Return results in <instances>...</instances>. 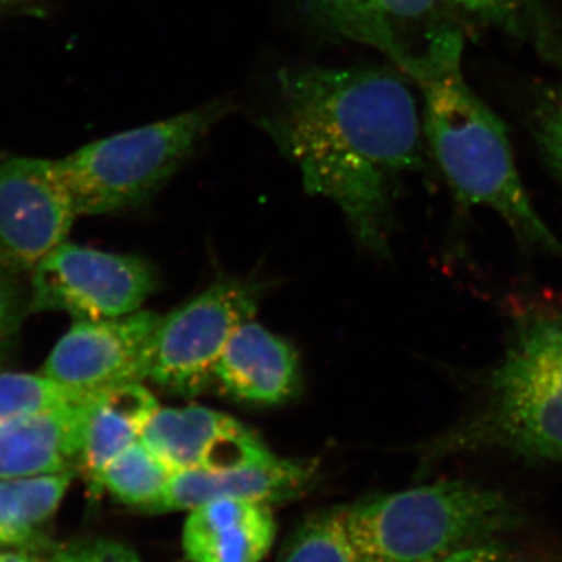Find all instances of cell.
<instances>
[{"label": "cell", "mask_w": 562, "mask_h": 562, "mask_svg": "<svg viewBox=\"0 0 562 562\" xmlns=\"http://www.w3.org/2000/svg\"><path fill=\"white\" fill-rule=\"evenodd\" d=\"M306 192L342 211L361 246L386 250L395 181L422 165L419 106L397 72L288 66L258 122Z\"/></svg>", "instance_id": "6da1fadb"}, {"label": "cell", "mask_w": 562, "mask_h": 562, "mask_svg": "<svg viewBox=\"0 0 562 562\" xmlns=\"http://www.w3.org/2000/svg\"><path fill=\"white\" fill-rule=\"evenodd\" d=\"M508 316V342L483 376L479 401L424 446V464L492 452L562 462V294L514 297Z\"/></svg>", "instance_id": "7a4b0ae2"}, {"label": "cell", "mask_w": 562, "mask_h": 562, "mask_svg": "<svg viewBox=\"0 0 562 562\" xmlns=\"http://www.w3.org/2000/svg\"><path fill=\"white\" fill-rule=\"evenodd\" d=\"M464 41L458 29L436 32L413 80L424 95V133L454 198L494 211L530 249L562 257V244L532 206L508 132L473 91L462 68Z\"/></svg>", "instance_id": "3957f363"}, {"label": "cell", "mask_w": 562, "mask_h": 562, "mask_svg": "<svg viewBox=\"0 0 562 562\" xmlns=\"http://www.w3.org/2000/svg\"><path fill=\"white\" fill-rule=\"evenodd\" d=\"M338 512L357 562H441L505 538L524 520L502 492L461 480L376 495Z\"/></svg>", "instance_id": "277c9868"}, {"label": "cell", "mask_w": 562, "mask_h": 562, "mask_svg": "<svg viewBox=\"0 0 562 562\" xmlns=\"http://www.w3.org/2000/svg\"><path fill=\"white\" fill-rule=\"evenodd\" d=\"M231 111L228 101L209 102L55 160L77 216L117 213L149 201Z\"/></svg>", "instance_id": "5b68a950"}, {"label": "cell", "mask_w": 562, "mask_h": 562, "mask_svg": "<svg viewBox=\"0 0 562 562\" xmlns=\"http://www.w3.org/2000/svg\"><path fill=\"white\" fill-rule=\"evenodd\" d=\"M260 286L224 280L161 317L151 344L147 380L180 395H195L214 380L225 347L251 321Z\"/></svg>", "instance_id": "8992f818"}, {"label": "cell", "mask_w": 562, "mask_h": 562, "mask_svg": "<svg viewBox=\"0 0 562 562\" xmlns=\"http://www.w3.org/2000/svg\"><path fill=\"white\" fill-rule=\"evenodd\" d=\"M154 288L155 273L140 258L66 241L32 272L31 312L114 319L138 312Z\"/></svg>", "instance_id": "52a82bcc"}, {"label": "cell", "mask_w": 562, "mask_h": 562, "mask_svg": "<svg viewBox=\"0 0 562 562\" xmlns=\"http://www.w3.org/2000/svg\"><path fill=\"white\" fill-rule=\"evenodd\" d=\"M77 217L55 160H0V268L32 273L66 243Z\"/></svg>", "instance_id": "ba28073f"}, {"label": "cell", "mask_w": 562, "mask_h": 562, "mask_svg": "<svg viewBox=\"0 0 562 562\" xmlns=\"http://www.w3.org/2000/svg\"><path fill=\"white\" fill-rule=\"evenodd\" d=\"M161 316L135 312L76 321L44 362V376L81 397H98L149 376L151 344Z\"/></svg>", "instance_id": "9c48e42d"}, {"label": "cell", "mask_w": 562, "mask_h": 562, "mask_svg": "<svg viewBox=\"0 0 562 562\" xmlns=\"http://www.w3.org/2000/svg\"><path fill=\"white\" fill-rule=\"evenodd\" d=\"M325 32L379 50L406 76L419 69L443 27L439 0H297Z\"/></svg>", "instance_id": "30bf717a"}, {"label": "cell", "mask_w": 562, "mask_h": 562, "mask_svg": "<svg viewBox=\"0 0 562 562\" xmlns=\"http://www.w3.org/2000/svg\"><path fill=\"white\" fill-rule=\"evenodd\" d=\"M140 441L173 472L224 471L272 454L241 422L203 406L158 408Z\"/></svg>", "instance_id": "8fae6325"}, {"label": "cell", "mask_w": 562, "mask_h": 562, "mask_svg": "<svg viewBox=\"0 0 562 562\" xmlns=\"http://www.w3.org/2000/svg\"><path fill=\"white\" fill-rule=\"evenodd\" d=\"M94 398L41 409L0 425V480L79 472Z\"/></svg>", "instance_id": "7c38bea8"}, {"label": "cell", "mask_w": 562, "mask_h": 562, "mask_svg": "<svg viewBox=\"0 0 562 562\" xmlns=\"http://www.w3.org/2000/svg\"><path fill=\"white\" fill-rule=\"evenodd\" d=\"M314 476L312 462L271 457L224 471L173 472L160 513L191 512L203 503L239 498L261 503L288 501L302 494Z\"/></svg>", "instance_id": "4fadbf2b"}, {"label": "cell", "mask_w": 562, "mask_h": 562, "mask_svg": "<svg viewBox=\"0 0 562 562\" xmlns=\"http://www.w3.org/2000/svg\"><path fill=\"white\" fill-rule=\"evenodd\" d=\"M276 535L268 503L220 498L191 509L181 543L190 562H261Z\"/></svg>", "instance_id": "5bb4252c"}, {"label": "cell", "mask_w": 562, "mask_h": 562, "mask_svg": "<svg viewBox=\"0 0 562 562\" xmlns=\"http://www.w3.org/2000/svg\"><path fill=\"white\" fill-rule=\"evenodd\" d=\"M214 380L238 401L261 405L286 402L299 386L297 355L290 344L249 321L233 333Z\"/></svg>", "instance_id": "9a60e30c"}, {"label": "cell", "mask_w": 562, "mask_h": 562, "mask_svg": "<svg viewBox=\"0 0 562 562\" xmlns=\"http://www.w3.org/2000/svg\"><path fill=\"white\" fill-rule=\"evenodd\" d=\"M158 408L157 398L140 383L103 392L92 401L79 460V472L87 476L91 492H101L106 465L139 441Z\"/></svg>", "instance_id": "2e32d148"}, {"label": "cell", "mask_w": 562, "mask_h": 562, "mask_svg": "<svg viewBox=\"0 0 562 562\" xmlns=\"http://www.w3.org/2000/svg\"><path fill=\"white\" fill-rule=\"evenodd\" d=\"M484 27L530 47L562 70V22L554 0H449Z\"/></svg>", "instance_id": "e0dca14e"}, {"label": "cell", "mask_w": 562, "mask_h": 562, "mask_svg": "<svg viewBox=\"0 0 562 562\" xmlns=\"http://www.w3.org/2000/svg\"><path fill=\"white\" fill-rule=\"evenodd\" d=\"M60 476L38 475L0 480V546L29 547L65 497Z\"/></svg>", "instance_id": "ac0fdd59"}, {"label": "cell", "mask_w": 562, "mask_h": 562, "mask_svg": "<svg viewBox=\"0 0 562 562\" xmlns=\"http://www.w3.org/2000/svg\"><path fill=\"white\" fill-rule=\"evenodd\" d=\"M172 475V469L139 439L106 465L99 486L124 505L160 513Z\"/></svg>", "instance_id": "d6986e66"}, {"label": "cell", "mask_w": 562, "mask_h": 562, "mask_svg": "<svg viewBox=\"0 0 562 562\" xmlns=\"http://www.w3.org/2000/svg\"><path fill=\"white\" fill-rule=\"evenodd\" d=\"M83 401L90 398L65 390L43 373H0V425L25 414Z\"/></svg>", "instance_id": "ffe728a7"}, {"label": "cell", "mask_w": 562, "mask_h": 562, "mask_svg": "<svg viewBox=\"0 0 562 562\" xmlns=\"http://www.w3.org/2000/svg\"><path fill=\"white\" fill-rule=\"evenodd\" d=\"M281 562H357L338 508L310 517L295 532Z\"/></svg>", "instance_id": "44dd1931"}, {"label": "cell", "mask_w": 562, "mask_h": 562, "mask_svg": "<svg viewBox=\"0 0 562 562\" xmlns=\"http://www.w3.org/2000/svg\"><path fill=\"white\" fill-rule=\"evenodd\" d=\"M530 128L550 168L562 180V81L539 92L530 111Z\"/></svg>", "instance_id": "7402d4cb"}, {"label": "cell", "mask_w": 562, "mask_h": 562, "mask_svg": "<svg viewBox=\"0 0 562 562\" xmlns=\"http://www.w3.org/2000/svg\"><path fill=\"white\" fill-rule=\"evenodd\" d=\"M29 312L31 291L25 292L20 276L0 268V353L16 338Z\"/></svg>", "instance_id": "603a6c76"}, {"label": "cell", "mask_w": 562, "mask_h": 562, "mask_svg": "<svg viewBox=\"0 0 562 562\" xmlns=\"http://www.w3.org/2000/svg\"><path fill=\"white\" fill-rule=\"evenodd\" d=\"M52 562H140L138 554L113 539H88L60 550Z\"/></svg>", "instance_id": "cb8c5ba5"}, {"label": "cell", "mask_w": 562, "mask_h": 562, "mask_svg": "<svg viewBox=\"0 0 562 562\" xmlns=\"http://www.w3.org/2000/svg\"><path fill=\"white\" fill-rule=\"evenodd\" d=\"M441 562H549L536 553L513 546L505 539L479 543L460 550Z\"/></svg>", "instance_id": "d4e9b609"}, {"label": "cell", "mask_w": 562, "mask_h": 562, "mask_svg": "<svg viewBox=\"0 0 562 562\" xmlns=\"http://www.w3.org/2000/svg\"><path fill=\"white\" fill-rule=\"evenodd\" d=\"M0 562H5V560H3V552H0Z\"/></svg>", "instance_id": "484cf974"}, {"label": "cell", "mask_w": 562, "mask_h": 562, "mask_svg": "<svg viewBox=\"0 0 562 562\" xmlns=\"http://www.w3.org/2000/svg\"><path fill=\"white\" fill-rule=\"evenodd\" d=\"M11 2V0H0V3Z\"/></svg>", "instance_id": "4316f807"}]
</instances>
